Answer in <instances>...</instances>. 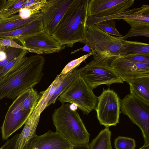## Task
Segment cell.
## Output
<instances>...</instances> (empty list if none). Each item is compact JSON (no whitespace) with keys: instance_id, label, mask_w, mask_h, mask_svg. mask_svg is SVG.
Wrapping results in <instances>:
<instances>
[{"instance_id":"1","label":"cell","mask_w":149,"mask_h":149,"mask_svg":"<svg viewBox=\"0 0 149 149\" xmlns=\"http://www.w3.org/2000/svg\"><path fill=\"white\" fill-rule=\"evenodd\" d=\"M44 57L39 54L26 57L13 70L0 78V100L4 98H16L33 87L43 76Z\"/></svg>"},{"instance_id":"2","label":"cell","mask_w":149,"mask_h":149,"mask_svg":"<svg viewBox=\"0 0 149 149\" xmlns=\"http://www.w3.org/2000/svg\"><path fill=\"white\" fill-rule=\"evenodd\" d=\"M89 1L73 0L52 35L61 45L72 47L77 42L86 43Z\"/></svg>"},{"instance_id":"3","label":"cell","mask_w":149,"mask_h":149,"mask_svg":"<svg viewBox=\"0 0 149 149\" xmlns=\"http://www.w3.org/2000/svg\"><path fill=\"white\" fill-rule=\"evenodd\" d=\"M56 132L74 146L88 144L90 134L78 112L68 103H63L52 116Z\"/></svg>"},{"instance_id":"4","label":"cell","mask_w":149,"mask_h":149,"mask_svg":"<svg viewBox=\"0 0 149 149\" xmlns=\"http://www.w3.org/2000/svg\"><path fill=\"white\" fill-rule=\"evenodd\" d=\"M124 40L121 37L107 33L95 24L86 26V44L89 46L95 61H107L110 64L114 59L120 56Z\"/></svg>"},{"instance_id":"5","label":"cell","mask_w":149,"mask_h":149,"mask_svg":"<svg viewBox=\"0 0 149 149\" xmlns=\"http://www.w3.org/2000/svg\"><path fill=\"white\" fill-rule=\"evenodd\" d=\"M57 99L62 104L69 103L75 105L86 114L95 109L98 102L97 97L80 73Z\"/></svg>"},{"instance_id":"6","label":"cell","mask_w":149,"mask_h":149,"mask_svg":"<svg viewBox=\"0 0 149 149\" xmlns=\"http://www.w3.org/2000/svg\"><path fill=\"white\" fill-rule=\"evenodd\" d=\"M120 102L122 113L140 129L144 144H149V103L131 93Z\"/></svg>"},{"instance_id":"7","label":"cell","mask_w":149,"mask_h":149,"mask_svg":"<svg viewBox=\"0 0 149 149\" xmlns=\"http://www.w3.org/2000/svg\"><path fill=\"white\" fill-rule=\"evenodd\" d=\"M80 74L93 89L102 84L109 85L124 82L107 61L93 59L80 68Z\"/></svg>"},{"instance_id":"8","label":"cell","mask_w":149,"mask_h":149,"mask_svg":"<svg viewBox=\"0 0 149 149\" xmlns=\"http://www.w3.org/2000/svg\"><path fill=\"white\" fill-rule=\"evenodd\" d=\"M134 0H89L86 26L95 24L128 10Z\"/></svg>"},{"instance_id":"9","label":"cell","mask_w":149,"mask_h":149,"mask_svg":"<svg viewBox=\"0 0 149 149\" xmlns=\"http://www.w3.org/2000/svg\"><path fill=\"white\" fill-rule=\"evenodd\" d=\"M98 98L95 109L99 123L105 127L116 126L119 122L120 102L117 93L109 88L104 89Z\"/></svg>"},{"instance_id":"10","label":"cell","mask_w":149,"mask_h":149,"mask_svg":"<svg viewBox=\"0 0 149 149\" xmlns=\"http://www.w3.org/2000/svg\"><path fill=\"white\" fill-rule=\"evenodd\" d=\"M24 91L19 95L8 108L1 127L2 137L6 140L25 123L33 112L28 110L24 100Z\"/></svg>"},{"instance_id":"11","label":"cell","mask_w":149,"mask_h":149,"mask_svg":"<svg viewBox=\"0 0 149 149\" xmlns=\"http://www.w3.org/2000/svg\"><path fill=\"white\" fill-rule=\"evenodd\" d=\"M15 39L19 40L23 46L35 50L40 54L58 52L65 47L43 30L32 34L20 36Z\"/></svg>"},{"instance_id":"12","label":"cell","mask_w":149,"mask_h":149,"mask_svg":"<svg viewBox=\"0 0 149 149\" xmlns=\"http://www.w3.org/2000/svg\"><path fill=\"white\" fill-rule=\"evenodd\" d=\"M73 0H47L42 10L43 30L52 36Z\"/></svg>"},{"instance_id":"13","label":"cell","mask_w":149,"mask_h":149,"mask_svg":"<svg viewBox=\"0 0 149 149\" xmlns=\"http://www.w3.org/2000/svg\"><path fill=\"white\" fill-rule=\"evenodd\" d=\"M110 65L123 81L127 83L139 77H149V64L135 62L121 56L116 58Z\"/></svg>"},{"instance_id":"14","label":"cell","mask_w":149,"mask_h":149,"mask_svg":"<svg viewBox=\"0 0 149 149\" xmlns=\"http://www.w3.org/2000/svg\"><path fill=\"white\" fill-rule=\"evenodd\" d=\"M74 146L59 133L49 130L34 136L22 149H70Z\"/></svg>"},{"instance_id":"15","label":"cell","mask_w":149,"mask_h":149,"mask_svg":"<svg viewBox=\"0 0 149 149\" xmlns=\"http://www.w3.org/2000/svg\"><path fill=\"white\" fill-rule=\"evenodd\" d=\"M40 114L33 110L24 124L22 132L19 134L16 149H22L31 139L36 135V130Z\"/></svg>"},{"instance_id":"16","label":"cell","mask_w":149,"mask_h":149,"mask_svg":"<svg viewBox=\"0 0 149 149\" xmlns=\"http://www.w3.org/2000/svg\"><path fill=\"white\" fill-rule=\"evenodd\" d=\"M42 16L41 12L27 19H22L19 14L7 18L0 19V33L12 31L20 28L41 18Z\"/></svg>"},{"instance_id":"17","label":"cell","mask_w":149,"mask_h":149,"mask_svg":"<svg viewBox=\"0 0 149 149\" xmlns=\"http://www.w3.org/2000/svg\"><path fill=\"white\" fill-rule=\"evenodd\" d=\"M41 18L42 17L17 29L0 33V39L8 38L16 39L20 36L32 34L43 30Z\"/></svg>"},{"instance_id":"18","label":"cell","mask_w":149,"mask_h":149,"mask_svg":"<svg viewBox=\"0 0 149 149\" xmlns=\"http://www.w3.org/2000/svg\"><path fill=\"white\" fill-rule=\"evenodd\" d=\"M66 74L57 75L48 88L46 90L40 93L41 97L34 109V111L40 114L47 107V104L53 96L56 88Z\"/></svg>"},{"instance_id":"19","label":"cell","mask_w":149,"mask_h":149,"mask_svg":"<svg viewBox=\"0 0 149 149\" xmlns=\"http://www.w3.org/2000/svg\"><path fill=\"white\" fill-rule=\"evenodd\" d=\"M128 83L130 86V93L149 103V77L136 78Z\"/></svg>"},{"instance_id":"20","label":"cell","mask_w":149,"mask_h":149,"mask_svg":"<svg viewBox=\"0 0 149 149\" xmlns=\"http://www.w3.org/2000/svg\"><path fill=\"white\" fill-rule=\"evenodd\" d=\"M133 54L149 55V44L124 40L120 49V56Z\"/></svg>"},{"instance_id":"21","label":"cell","mask_w":149,"mask_h":149,"mask_svg":"<svg viewBox=\"0 0 149 149\" xmlns=\"http://www.w3.org/2000/svg\"><path fill=\"white\" fill-rule=\"evenodd\" d=\"M123 20L131 26L128 33L121 38L123 40L132 37L143 36L149 37V22L143 21L124 19Z\"/></svg>"},{"instance_id":"22","label":"cell","mask_w":149,"mask_h":149,"mask_svg":"<svg viewBox=\"0 0 149 149\" xmlns=\"http://www.w3.org/2000/svg\"><path fill=\"white\" fill-rule=\"evenodd\" d=\"M109 128L105 127L100 131L88 144L89 149H112L111 142V132Z\"/></svg>"},{"instance_id":"23","label":"cell","mask_w":149,"mask_h":149,"mask_svg":"<svg viewBox=\"0 0 149 149\" xmlns=\"http://www.w3.org/2000/svg\"><path fill=\"white\" fill-rule=\"evenodd\" d=\"M80 68L77 67L67 74L65 78L56 88L55 92L48 102L47 107L54 104L58 97L67 88L74 79L80 73Z\"/></svg>"},{"instance_id":"24","label":"cell","mask_w":149,"mask_h":149,"mask_svg":"<svg viewBox=\"0 0 149 149\" xmlns=\"http://www.w3.org/2000/svg\"><path fill=\"white\" fill-rule=\"evenodd\" d=\"M27 0H7L3 6L0 10V19H4L16 15Z\"/></svg>"},{"instance_id":"25","label":"cell","mask_w":149,"mask_h":149,"mask_svg":"<svg viewBox=\"0 0 149 149\" xmlns=\"http://www.w3.org/2000/svg\"><path fill=\"white\" fill-rule=\"evenodd\" d=\"M28 53L26 50H24L17 57L10 62L0 71V78L4 76L16 68L27 57Z\"/></svg>"},{"instance_id":"26","label":"cell","mask_w":149,"mask_h":149,"mask_svg":"<svg viewBox=\"0 0 149 149\" xmlns=\"http://www.w3.org/2000/svg\"><path fill=\"white\" fill-rule=\"evenodd\" d=\"M137 12L130 15H125L119 19H127L149 22V5H143Z\"/></svg>"},{"instance_id":"27","label":"cell","mask_w":149,"mask_h":149,"mask_svg":"<svg viewBox=\"0 0 149 149\" xmlns=\"http://www.w3.org/2000/svg\"><path fill=\"white\" fill-rule=\"evenodd\" d=\"M115 23L114 20L110 19L95 24L99 29L108 34L122 37L123 36L116 28Z\"/></svg>"},{"instance_id":"28","label":"cell","mask_w":149,"mask_h":149,"mask_svg":"<svg viewBox=\"0 0 149 149\" xmlns=\"http://www.w3.org/2000/svg\"><path fill=\"white\" fill-rule=\"evenodd\" d=\"M114 146L116 149H134L136 144L133 139L119 136L115 139Z\"/></svg>"},{"instance_id":"29","label":"cell","mask_w":149,"mask_h":149,"mask_svg":"<svg viewBox=\"0 0 149 149\" xmlns=\"http://www.w3.org/2000/svg\"><path fill=\"white\" fill-rule=\"evenodd\" d=\"M47 0H27L22 8H27L33 15L42 12Z\"/></svg>"},{"instance_id":"30","label":"cell","mask_w":149,"mask_h":149,"mask_svg":"<svg viewBox=\"0 0 149 149\" xmlns=\"http://www.w3.org/2000/svg\"><path fill=\"white\" fill-rule=\"evenodd\" d=\"M93 54L92 52L91 51L86 54L71 61L65 65L59 75H61L69 73L76 67H78L82 62L84 61L88 57L93 55Z\"/></svg>"},{"instance_id":"31","label":"cell","mask_w":149,"mask_h":149,"mask_svg":"<svg viewBox=\"0 0 149 149\" xmlns=\"http://www.w3.org/2000/svg\"><path fill=\"white\" fill-rule=\"evenodd\" d=\"M12 38H6L0 39V46L10 47L14 48L25 49L30 52L38 54L40 53L35 50L26 48L21 45L13 40Z\"/></svg>"},{"instance_id":"32","label":"cell","mask_w":149,"mask_h":149,"mask_svg":"<svg viewBox=\"0 0 149 149\" xmlns=\"http://www.w3.org/2000/svg\"><path fill=\"white\" fill-rule=\"evenodd\" d=\"M121 57L126 59L135 62L149 64V55L133 54Z\"/></svg>"},{"instance_id":"33","label":"cell","mask_w":149,"mask_h":149,"mask_svg":"<svg viewBox=\"0 0 149 149\" xmlns=\"http://www.w3.org/2000/svg\"><path fill=\"white\" fill-rule=\"evenodd\" d=\"M19 135L17 134L8 140L0 149H16V144Z\"/></svg>"},{"instance_id":"34","label":"cell","mask_w":149,"mask_h":149,"mask_svg":"<svg viewBox=\"0 0 149 149\" xmlns=\"http://www.w3.org/2000/svg\"><path fill=\"white\" fill-rule=\"evenodd\" d=\"M80 51L88 52V53L91 51V49L89 46L86 43L83 47L77 49L72 52H71V54H74Z\"/></svg>"},{"instance_id":"35","label":"cell","mask_w":149,"mask_h":149,"mask_svg":"<svg viewBox=\"0 0 149 149\" xmlns=\"http://www.w3.org/2000/svg\"><path fill=\"white\" fill-rule=\"evenodd\" d=\"M88 144L78 146H74L73 147L70 149H89Z\"/></svg>"},{"instance_id":"36","label":"cell","mask_w":149,"mask_h":149,"mask_svg":"<svg viewBox=\"0 0 149 149\" xmlns=\"http://www.w3.org/2000/svg\"><path fill=\"white\" fill-rule=\"evenodd\" d=\"M7 0H0V10L3 6Z\"/></svg>"},{"instance_id":"37","label":"cell","mask_w":149,"mask_h":149,"mask_svg":"<svg viewBox=\"0 0 149 149\" xmlns=\"http://www.w3.org/2000/svg\"><path fill=\"white\" fill-rule=\"evenodd\" d=\"M139 149H149V144H144L143 146L139 148Z\"/></svg>"}]
</instances>
